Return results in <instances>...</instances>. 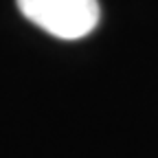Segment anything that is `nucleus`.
<instances>
[{
	"mask_svg": "<svg viewBox=\"0 0 158 158\" xmlns=\"http://www.w3.org/2000/svg\"><path fill=\"white\" fill-rule=\"evenodd\" d=\"M33 24L59 40L86 37L101 18L99 0H15Z\"/></svg>",
	"mask_w": 158,
	"mask_h": 158,
	"instance_id": "f257e3e1",
	"label": "nucleus"
}]
</instances>
